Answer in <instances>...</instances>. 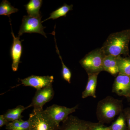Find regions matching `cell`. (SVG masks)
<instances>
[{
	"label": "cell",
	"mask_w": 130,
	"mask_h": 130,
	"mask_svg": "<svg viewBox=\"0 0 130 130\" xmlns=\"http://www.w3.org/2000/svg\"><path fill=\"white\" fill-rule=\"evenodd\" d=\"M95 123L70 115L62 123L58 130H90Z\"/></svg>",
	"instance_id": "8"
},
{
	"label": "cell",
	"mask_w": 130,
	"mask_h": 130,
	"mask_svg": "<svg viewBox=\"0 0 130 130\" xmlns=\"http://www.w3.org/2000/svg\"><path fill=\"white\" fill-rule=\"evenodd\" d=\"M123 101L108 96L98 102L96 115L98 122L109 124L124 110Z\"/></svg>",
	"instance_id": "2"
},
{
	"label": "cell",
	"mask_w": 130,
	"mask_h": 130,
	"mask_svg": "<svg viewBox=\"0 0 130 130\" xmlns=\"http://www.w3.org/2000/svg\"><path fill=\"white\" fill-rule=\"evenodd\" d=\"M107 130H127V125L125 116L123 112L118 118L109 126H107Z\"/></svg>",
	"instance_id": "18"
},
{
	"label": "cell",
	"mask_w": 130,
	"mask_h": 130,
	"mask_svg": "<svg viewBox=\"0 0 130 130\" xmlns=\"http://www.w3.org/2000/svg\"><path fill=\"white\" fill-rule=\"evenodd\" d=\"M11 22L10 20L11 29V33L13 38V41L10 50V55L12 60V70L13 71L16 72L18 69L19 64L21 62L20 60L23 52L22 42L23 40H20L19 37L15 36L12 29Z\"/></svg>",
	"instance_id": "11"
},
{
	"label": "cell",
	"mask_w": 130,
	"mask_h": 130,
	"mask_svg": "<svg viewBox=\"0 0 130 130\" xmlns=\"http://www.w3.org/2000/svg\"><path fill=\"white\" fill-rule=\"evenodd\" d=\"M42 3V0H30L28 4L25 5L28 16L37 18L42 16L40 9Z\"/></svg>",
	"instance_id": "15"
},
{
	"label": "cell",
	"mask_w": 130,
	"mask_h": 130,
	"mask_svg": "<svg viewBox=\"0 0 130 130\" xmlns=\"http://www.w3.org/2000/svg\"><path fill=\"white\" fill-rule=\"evenodd\" d=\"M56 52L59 55V58L60 59L61 64H62L61 74H62V77L65 81L67 82L68 83L70 84L71 83V79L72 73L70 69L64 64L62 58L60 54L59 51L58 49V47H56Z\"/></svg>",
	"instance_id": "21"
},
{
	"label": "cell",
	"mask_w": 130,
	"mask_h": 130,
	"mask_svg": "<svg viewBox=\"0 0 130 130\" xmlns=\"http://www.w3.org/2000/svg\"><path fill=\"white\" fill-rule=\"evenodd\" d=\"M90 130H107V126H105L104 124L98 122L95 123Z\"/></svg>",
	"instance_id": "23"
},
{
	"label": "cell",
	"mask_w": 130,
	"mask_h": 130,
	"mask_svg": "<svg viewBox=\"0 0 130 130\" xmlns=\"http://www.w3.org/2000/svg\"><path fill=\"white\" fill-rule=\"evenodd\" d=\"M99 73L88 74V78L85 90L82 93V97L85 99L89 96L96 98V90L97 85L98 77Z\"/></svg>",
	"instance_id": "12"
},
{
	"label": "cell",
	"mask_w": 130,
	"mask_h": 130,
	"mask_svg": "<svg viewBox=\"0 0 130 130\" xmlns=\"http://www.w3.org/2000/svg\"><path fill=\"white\" fill-rule=\"evenodd\" d=\"M117 64L119 74L130 76V56L117 57Z\"/></svg>",
	"instance_id": "16"
},
{
	"label": "cell",
	"mask_w": 130,
	"mask_h": 130,
	"mask_svg": "<svg viewBox=\"0 0 130 130\" xmlns=\"http://www.w3.org/2000/svg\"><path fill=\"white\" fill-rule=\"evenodd\" d=\"M30 124L29 120L24 121L23 120L9 122L6 126L7 130H30Z\"/></svg>",
	"instance_id": "19"
},
{
	"label": "cell",
	"mask_w": 130,
	"mask_h": 130,
	"mask_svg": "<svg viewBox=\"0 0 130 130\" xmlns=\"http://www.w3.org/2000/svg\"><path fill=\"white\" fill-rule=\"evenodd\" d=\"M128 99H129V101L130 102V97L129 98H128Z\"/></svg>",
	"instance_id": "25"
},
{
	"label": "cell",
	"mask_w": 130,
	"mask_h": 130,
	"mask_svg": "<svg viewBox=\"0 0 130 130\" xmlns=\"http://www.w3.org/2000/svg\"><path fill=\"white\" fill-rule=\"evenodd\" d=\"M112 92L119 96L130 97V76L119 73L115 79Z\"/></svg>",
	"instance_id": "9"
},
{
	"label": "cell",
	"mask_w": 130,
	"mask_h": 130,
	"mask_svg": "<svg viewBox=\"0 0 130 130\" xmlns=\"http://www.w3.org/2000/svg\"><path fill=\"white\" fill-rule=\"evenodd\" d=\"M54 94L53 84L41 89L37 90L31 103L28 106V108L33 107L34 111H43L44 105L54 98Z\"/></svg>",
	"instance_id": "7"
},
{
	"label": "cell",
	"mask_w": 130,
	"mask_h": 130,
	"mask_svg": "<svg viewBox=\"0 0 130 130\" xmlns=\"http://www.w3.org/2000/svg\"><path fill=\"white\" fill-rule=\"evenodd\" d=\"M53 76H38L32 75L23 79H20L21 84L25 86L33 87L36 90L45 88L53 84Z\"/></svg>",
	"instance_id": "10"
},
{
	"label": "cell",
	"mask_w": 130,
	"mask_h": 130,
	"mask_svg": "<svg viewBox=\"0 0 130 130\" xmlns=\"http://www.w3.org/2000/svg\"><path fill=\"white\" fill-rule=\"evenodd\" d=\"M78 108V105L73 107L68 108L64 106L54 104L44 110L47 115L52 121L58 125L63 123Z\"/></svg>",
	"instance_id": "6"
},
{
	"label": "cell",
	"mask_w": 130,
	"mask_h": 130,
	"mask_svg": "<svg viewBox=\"0 0 130 130\" xmlns=\"http://www.w3.org/2000/svg\"><path fill=\"white\" fill-rule=\"evenodd\" d=\"M27 108H28V107L19 105L14 108L8 109L3 115L9 122L20 120L23 118L22 113Z\"/></svg>",
	"instance_id": "14"
},
{
	"label": "cell",
	"mask_w": 130,
	"mask_h": 130,
	"mask_svg": "<svg viewBox=\"0 0 130 130\" xmlns=\"http://www.w3.org/2000/svg\"><path fill=\"white\" fill-rule=\"evenodd\" d=\"M73 7V5H69L64 4L62 6L52 12L50 13V16L48 18L42 21V23L50 19L55 20L60 17H66L68 13L72 10Z\"/></svg>",
	"instance_id": "17"
},
{
	"label": "cell",
	"mask_w": 130,
	"mask_h": 130,
	"mask_svg": "<svg viewBox=\"0 0 130 130\" xmlns=\"http://www.w3.org/2000/svg\"><path fill=\"white\" fill-rule=\"evenodd\" d=\"M130 41V29H128L110 34L101 48L105 55L129 56Z\"/></svg>",
	"instance_id": "1"
},
{
	"label": "cell",
	"mask_w": 130,
	"mask_h": 130,
	"mask_svg": "<svg viewBox=\"0 0 130 130\" xmlns=\"http://www.w3.org/2000/svg\"><path fill=\"white\" fill-rule=\"evenodd\" d=\"M123 112L126 120L127 130H130V107L124 109Z\"/></svg>",
	"instance_id": "22"
},
{
	"label": "cell",
	"mask_w": 130,
	"mask_h": 130,
	"mask_svg": "<svg viewBox=\"0 0 130 130\" xmlns=\"http://www.w3.org/2000/svg\"><path fill=\"white\" fill-rule=\"evenodd\" d=\"M105 55L101 47L90 51L79 63L88 74L100 73L104 71L103 63Z\"/></svg>",
	"instance_id": "3"
},
{
	"label": "cell",
	"mask_w": 130,
	"mask_h": 130,
	"mask_svg": "<svg viewBox=\"0 0 130 130\" xmlns=\"http://www.w3.org/2000/svg\"><path fill=\"white\" fill-rule=\"evenodd\" d=\"M19 9L11 5L7 0H3L0 4V15L8 16L13 13L17 12Z\"/></svg>",
	"instance_id": "20"
},
{
	"label": "cell",
	"mask_w": 130,
	"mask_h": 130,
	"mask_svg": "<svg viewBox=\"0 0 130 130\" xmlns=\"http://www.w3.org/2000/svg\"><path fill=\"white\" fill-rule=\"evenodd\" d=\"M103 67L104 71L109 73L113 76H117L119 74L116 56L111 55H105L103 59Z\"/></svg>",
	"instance_id": "13"
},
{
	"label": "cell",
	"mask_w": 130,
	"mask_h": 130,
	"mask_svg": "<svg viewBox=\"0 0 130 130\" xmlns=\"http://www.w3.org/2000/svg\"><path fill=\"white\" fill-rule=\"evenodd\" d=\"M28 120L30 124V130H58L60 126L50 118L44 110L39 111L32 110Z\"/></svg>",
	"instance_id": "4"
},
{
	"label": "cell",
	"mask_w": 130,
	"mask_h": 130,
	"mask_svg": "<svg viewBox=\"0 0 130 130\" xmlns=\"http://www.w3.org/2000/svg\"><path fill=\"white\" fill-rule=\"evenodd\" d=\"M9 122L5 118L3 115H0V127L2 128L3 126L7 125Z\"/></svg>",
	"instance_id": "24"
},
{
	"label": "cell",
	"mask_w": 130,
	"mask_h": 130,
	"mask_svg": "<svg viewBox=\"0 0 130 130\" xmlns=\"http://www.w3.org/2000/svg\"><path fill=\"white\" fill-rule=\"evenodd\" d=\"M42 16L33 17L29 16H24L22 19V24L18 33L20 37L24 33H37L41 34L47 38L44 29L46 27L42 25L41 18Z\"/></svg>",
	"instance_id": "5"
}]
</instances>
